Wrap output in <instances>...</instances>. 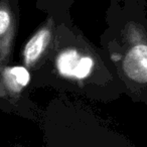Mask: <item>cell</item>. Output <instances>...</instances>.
<instances>
[{"label": "cell", "mask_w": 147, "mask_h": 147, "mask_svg": "<svg viewBox=\"0 0 147 147\" xmlns=\"http://www.w3.org/2000/svg\"><path fill=\"white\" fill-rule=\"evenodd\" d=\"M120 1L122 20L111 57L133 100L147 105V0Z\"/></svg>", "instance_id": "1"}, {"label": "cell", "mask_w": 147, "mask_h": 147, "mask_svg": "<svg viewBox=\"0 0 147 147\" xmlns=\"http://www.w3.org/2000/svg\"><path fill=\"white\" fill-rule=\"evenodd\" d=\"M96 61L93 57L87 55L76 49L61 51L55 59V67L61 76L73 80H85L95 69Z\"/></svg>", "instance_id": "2"}, {"label": "cell", "mask_w": 147, "mask_h": 147, "mask_svg": "<svg viewBox=\"0 0 147 147\" xmlns=\"http://www.w3.org/2000/svg\"><path fill=\"white\" fill-rule=\"evenodd\" d=\"M53 24L49 20L30 37L23 49V61L28 67H34L45 53L51 39Z\"/></svg>", "instance_id": "3"}, {"label": "cell", "mask_w": 147, "mask_h": 147, "mask_svg": "<svg viewBox=\"0 0 147 147\" xmlns=\"http://www.w3.org/2000/svg\"><path fill=\"white\" fill-rule=\"evenodd\" d=\"M14 36V17L7 2H0V63L8 59Z\"/></svg>", "instance_id": "4"}, {"label": "cell", "mask_w": 147, "mask_h": 147, "mask_svg": "<svg viewBox=\"0 0 147 147\" xmlns=\"http://www.w3.org/2000/svg\"><path fill=\"white\" fill-rule=\"evenodd\" d=\"M1 81L5 92L11 96H16L29 84L30 74L22 65L6 67L1 73Z\"/></svg>", "instance_id": "5"}, {"label": "cell", "mask_w": 147, "mask_h": 147, "mask_svg": "<svg viewBox=\"0 0 147 147\" xmlns=\"http://www.w3.org/2000/svg\"><path fill=\"white\" fill-rule=\"evenodd\" d=\"M0 96H5V90L1 86H0Z\"/></svg>", "instance_id": "6"}]
</instances>
